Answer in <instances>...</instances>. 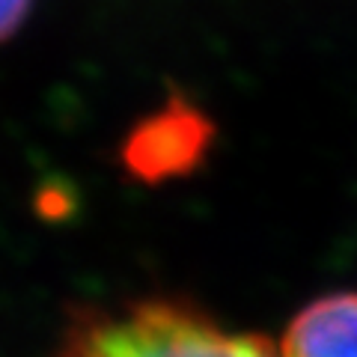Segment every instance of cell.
I'll list each match as a JSON object with an SVG mask.
<instances>
[{
	"label": "cell",
	"instance_id": "cell-1",
	"mask_svg": "<svg viewBox=\"0 0 357 357\" xmlns=\"http://www.w3.org/2000/svg\"><path fill=\"white\" fill-rule=\"evenodd\" d=\"M54 357H280L250 331H232L176 298H137L114 307L75 310Z\"/></svg>",
	"mask_w": 357,
	"mask_h": 357
},
{
	"label": "cell",
	"instance_id": "cell-2",
	"mask_svg": "<svg viewBox=\"0 0 357 357\" xmlns=\"http://www.w3.org/2000/svg\"><path fill=\"white\" fill-rule=\"evenodd\" d=\"M211 140V122L188 102L173 98L128 134L122 161L143 182L182 176L203 158Z\"/></svg>",
	"mask_w": 357,
	"mask_h": 357
},
{
	"label": "cell",
	"instance_id": "cell-3",
	"mask_svg": "<svg viewBox=\"0 0 357 357\" xmlns=\"http://www.w3.org/2000/svg\"><path fill=\"white\" fill-rule=\"evenodd\" d=\"M280 357H357V292L316 298L289 321Z\"/></svg>",
	"mask_w": 357,
	"mask_h": 357
},
{
	"label": "cell",
	"instance_id": "cell-4",
	"mask_svg": "<svg viewBox=\"0 0 357 357\" xmlns=\"http://www.w3.org/2000/svg\"><path fill=\"white\" fill-rule=\"evenodd\" d=\"M30 6L33 0H0V42H6L24 24L30 15Z\"/></svg>",
	"mask_w": 357,
	"mask_h": 357
}]
</instances>
